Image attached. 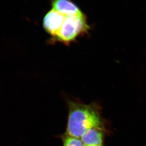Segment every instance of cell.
<instances>
[{
	"label": "cell",
	"instance_id": "6da1fadb",
	"mask_svg": "<svg viewBox=\"0 0 146 146\" xmlns=\"http://www.w3.org/2000/svg\"><path fill=\"white\" fill-rule=\"evenodd\" d=\"M68 115L65 134L80 138L85 132L93 128H102L98 107L95 104H83L68 100Z\"/></svg>",
	"mask_w": 146,
	"mask_h": 146
},
{
	"label": "cell",
	"instance_id": "7a4b0ae2",
	"mask_svg": "<svg viewBox=\"0 0 146 146\" xmlns=\"http://www.w3.org/2000/svg\"><path fill=\"white\" fill-rule=\"evenodd\" d=\"M89 29L86 16L83 13L66 16L59 33L53 40L68 45L79 36L87 33Z\"/></svg>",
	"mask_w": 146,
	"mask_h": 146
},
{
	"label": "cell",
	"instance_id": "5b68a950",
	"mask_svg": "<svg viewBox=\"0 0 146 146\" xmlns=\"http://www.w3.org/2000/svg\"><path fill=\"white\" fill-rule=\"evenodd\" d=\"M80 138L84 146H103V133L102 129H90L86 131Z\"/></svg>",
	"mask_w": 146,
	"mask_h": 146
},
{
	"label": "cell",
	"instance_id": "277c9868",
	"mask_svg": "<svg viewBox=\"0 0 146 146\" xmlns=\"http://www.w3.org/2000/svg\"><path fill=\"white\" fill-rule=\"evenodd\" d=\"M51 4L52 9L65 16H74L83 13L71 0H52Z\"/></svg>",
	"mask_w": 146,
	"mask_h": 146
},
{
	"label": "cell",
	"instance_id": "8992f818",
	"mask_svg": "<svg viewBox=\"0 0 146 146\" xmlns=\"http://www.w3.org/2000/svg\"><path fill=\"white\" fill-rule=\"evenodd\" d=\"M63 146H84L81 138L73 137L64 133L61 136Z\"/></svg>",
	"mask_w": 146,
	"mask_h": 146
},
{
	"label": "cell",
	"instance_id": "3957f363",
	"mask_svg": "<svg viewBox=\"0 0 146 146\" xmlns=\"http://www.w3.org/2000/svg\"><path fill=\"white\" fill-rule=\"evenodd\" d=\"M66 16L52 9L44 17L43 21V27L45 31L52 36L53 40L59 33Z\"/></svg>",
	"mask_w": 146,
	"mask_h": 146
}]
</instances>
